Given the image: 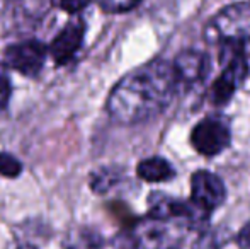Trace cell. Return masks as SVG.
Masks as SVG:
<instances>
[{"mask_svg": "<svg viewBox=\"0 0 250 249\" xmlns=\"http://www.w3.org/2000/svg\"><path fill=\"white\" fill-rule=\"evenodd\" d=\"M192 222L188 219H162L148 215L131 230L135 249H179L184 244Z\"/></svg>", "mask_w": 250, "mask_h": 249, "instance_id": "cell-2", "label": "cell"}, {"mask_svg": "<svg viewBox=\"0 0 250 249\" xmlns=\"http://www.w3.org/2000/svg\"><path fill=\"white\" fill-rule=\"evenodd\" d=\"M10 79H9V73H7L5 67L0 65V110L5 108L7 101L10 97Z\"/></svg>", "mask_w": 250, "mask_h": 249, "instance_id": "cell-14", "label": "cell"}, {"mask_svg": "<svg viewBox=\"0 0 250 249\" xmlns=\"http://www.w3.org/2000/svg\"><path fill=\"white\" fill-rule=\"evenodd\" d=\"M191 196L192 205L203 215H208L225 203L227 188L216 174L209 173V171H198L192 174L191 180Z\"/></svg>", "mask_w": 250, "mask_h": 249, "instance_id": "cell-6", "label": "cell"}, {"mask_svg": "<svg viewBox=\"0 0 250 249\" xmlns=\"http://www.w3.org/2000/svg\"><path fill=\"white\" fill-rule=\"evenodd\" d=\"M138 173L140 180L148 181V183H162V181H168L174 176V167L162 157H150L138 164Z\"/></svg>", "mask_w": 250, "mask_h": 249, "instance_id": "cell-10", "label": "cell"}, {"mask_svg": "<svg viewBox=\"0 0 250 249\" xmlns=\"http://www.w3.org/2000/svg\"><path fill=\"white\" fill-rule=\"evenodd\" d=\"M46 46L38 40H27L10 45L5 51V62L10 68L22 75H36L44 65Z\"/></svg>", "mask_w": 250, "mask_h": 249, "instance_id": "cell-7", "label": "cell"}, {"mask_svg": "<svg viewBox=\"0 0 250 249\" xmlns=\"http://www.w3.org/2000/svg\"><path fill=\"white\" fill-rule=\"evenodd\" d=\"M17 249H36L34 246H29V244H26V246H19Z\"/></svg>", "mask_w": 250, "mask_h": 249, "instance_id": "cell-17", "label": "cell"}, {"mask_svg": "<svg viewBox=\"0 0 250 249\" xmlns=\"http://www.w3.org/2000/svg\"><path fill=\"white\" fill-rule=\"evenodd\" d=\"M172 67H174L177 86L191 87L206 79L208 72H209V58L203 51L186 50L175 57Z\"/></svg>", "mask_w": 250, "mask_h": 249, "instance_id": "cell-8", "label": "cell"}, {"mask_svg": "<svg viewBox=\"0 0 250 249\" xmlns=\"http://www.w3.org/2000/svg\"><path fill=\"white\" fill-rule=\"evenodd\" d=\"M89 2L90 0H53V3H55L58 9L66 10V12H72V14L80 12L83 7H87Z\"/></svg>", "mask_w": 250, "mask_h": 249, "instance_id": "cell-15", "label": "cell"}, {"mask_svg": "<svg viewBox=\"0 0 250 249\" xmlns=\"http://www.w3.org/2000/svg\"><path fill=\"white\" fill-rule=\"evenodd\" d=\"M105 12H126L140 3V0H96Z\"/></svg>", "mask_w": 250, "mask_h": 249, "instance_id": "cell-13", "label": "cell"}, {"mask_svg": "<svg viewBox=\"0 0 250 249\" xmlns=\"http://www.w3.org/2000/svg\"><path fill=\"white\" fill-rule=\"evenodd\" d=\"M172 63L155 58L126 73L107 99V113L119 125H138L160 114L177 92Z\"/></svg>", "mask_w": 250, "mask_h": 249, "instance_id": "cell-1", "label": "cell"}, {"mask_svg": "<svg viewBox=\"0 0 250 249\" xmlns=\"http://www.w3.org/2000/svg\"><path fill=\"white\" fill-rule=\"evenodd\" d=\"M191 143L201 156L214 157L230 145V128L221 118L208 116L192 128Z\"/></svg>", "mask_w": 250, "mask_h": 249, "instance_id": "cell-5", "label": "cell"}, {"mask_svg": "<svg viewBox=\"0 0 250 249\" xmlns=\"http://www.w3.org/2000/svg\"><path fill=\"white\" fill-rule=\"evenodd\" d=\"M223 51L228 53L227 65L223 67L220 75L214 79L213 87L209 91V99L214 106H223L233 97L238 87L244 84L245 77L249 73L247 58L242 51L240 45H221Z\"/></svg>", "mask_w": 250, "mask_h": 249, "instance_id": "cell-4", "label": "cell"}, {"mask_svg": "<svg viewBox=\"0 0 250 249\" xmlns=\"http://www.w3.org/2000/svg\"><path fill=\"white\" fill-rule=\"evenodd\" d=\"M209 45H242L250 40V0L223 7L204 29Z\"/></svg>", "mask_w": 250, "mask_h": 249, "instance_id": "cell-3", "label": "cell"}, {"mask_svg": "<svg viewBox=\"0 0 250 249\" xmlns=\"http://www.w3.org/2000/svg\"><path fill=\"white\" fill-rule=\"evenodd\" d=\"M22 171V164L17 157L10 156L7 152H0V176L16 178Z\"/></svg>", "mask_w": 250, "mask_h": 249, "instance_id": "cell-11", "label": "cell"}, {"mask_svg": "<svg viewBox=\"0 0 250 249\" xmlns=\"http://www.w3.org/2000/svg\"><path fill=\"white\" fill-rule=\"evenodd\" d=\"M116 183V174L111 169H102L92 176V189L97 193H105Z\"/></svg>", "mask_w": 250, "mask_h": 249, "instance_id": "cell-12", "label": "cell"}, {"mask_svg": "<svg viewBox=\"0 0 250 249\" xmlns=\"http://www.w3.org/2000/svg\"><path fill=\"white\" fill-rule=\"evenodd\" d=\"M237 241L244 249H250V224L242 227L240 232H238V236H237Z\"/></svg>", "mask_w": 250, "mask_h": 249, "instance_id": "cell-16", "label": "cell"}, {"mask_svg": "<svg viewBox=\"0 0 250 249\" xmlns=\"http://www.w3.org/2000/svg\"><path fill=\"white\" fill-rule=\"evenodd\" d=\"M83 23L80 19L72 21L68 23L53 40L51 46H50V53L58 65H65L72 60L77 55V51L80 50L83 41Z\"/></svg>", "mask_w": 250, "mask_h": 249, "instance_id": "cell-9", "label": "cell"}]
</instances>
